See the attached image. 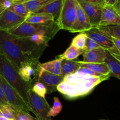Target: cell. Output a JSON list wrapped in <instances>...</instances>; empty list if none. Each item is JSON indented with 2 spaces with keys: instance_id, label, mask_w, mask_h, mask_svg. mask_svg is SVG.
<instances>
[{
  "instance_id": "cell-1",
  "label": "cell",
  "mask_w": 120,
  "mask_h": 120,
  "mask_svg": "<svg viewBox=\"0 0 120 120\" xmlns=\"http://www.w3.org/2000/svg\"><path fill=\"white\" fill-rule=\"evenodd\" d=\"M110 77V75L92 76L76 71L63 77V82L57 86V90L68 98L74 99L90 94Z\"/></svg>"
},
{
  "instance_id": "cell-2",
  "label": "cell",
  "mask_w": 120,
  "mask_h": 120,
  "mask_svg": "<svg viewBox=\"0 0 120 120\" xmlns=\"http://www.w3.org/2000/svg\"><path fill=\"white\" fill-rule=\"evenodd\" d=\"M0 75L10 84V86L15 89L29 106L28 91L29 89H32V86L22 80L19 75L18 71L12 63L4 55L1 53Z\"/></svg>"
},
{
  "instance_id": "cell-3",
  "label": "cell",
  "mask_w": 120,
  "mask_h": 120,
  "mask_svg": "<svg viewBox=\"0 0 120 120\" xmlns=\"http://www.w3.org/2000/svg\"><path fill=\"white\" fill-rule=\"evenodd\" d=\"M0 53L10 60L18 71L23 66L30 64L15 41L14 36L2 30H0Z\"/></svg>"
},
{
  "instance_id": "cell-4",
  "label": "cell",
  "mask_w": 120,
  "mask_h": 120,
  "mask_svg": "<svg viewBox=\"0 0 120 120\" xmlns=\"http://www.w3.org/2000/svg\"><path fill=\"white\" fill-rule=\"evenodd\" d=\"M59 30L60 29L56 22L46 25L32 24L23 22L7 32L16 37H30L34 34L42 33L52 39Z\"/></svg>"
},
{
  "instance_id": "cell-5",
  "label": "cell",
  "mask_w": 120,
  "mask_h": 120,
  "mask_svg": "<svg viewBox=\"0 0 120 120\" xmlns=\"http://www.w3.org/2000/svg\"><path fill=\"white\" fill-rule=\"evenodd\" d=\"M0 82L8 104L16 111L29 112L30 109L19 94L0 75Z\"/></svg>"
},
{
  "instance_id": "cell-6",
  "label": "cell",
  "mask_w": 120,
  "mask_h": 120,
  "mask_svg": "<svg viewBox=\"0 0 120 120\" xmlns=\"http://www.w3.org/2000/svg\"><path fill=\"white\" fill-rule=\"evenodd\" d=\"M28 100L30 111L35 114L36 119L52 120L51 117H48L50 107L46 99L39 96L30 89L28 91Z\"/></svg>"
},
{
  "instance_id": "cell-7",
  "label": "cell",
  "mask_w": 120,
  "mask_h": 120,
  "mask_svg": "<svg viewBox=\"0 0 120 120\" xmlns=\"http://www.w3.org/2000/svg\"><path fill=\"white\" fill-rule=\"evenodd\" d=\"M76 18V0H63V5L57 23L60 29L70 31Z\"/></svg>"
},
{
  "instance_id": "cell-8",
  "label": "cell",
  "mask_w": 120,
  "mask_h": 120,
  "mask_svg": "<svg viewBox=\"0 0 120 120\" xmlns=\"http://www.w3.org/2000/svg\"><path fill=\"white\" fill-rule=\"evenodd\" d=\"M87 37L97 42L100 46L110 53L114 57L120 60V52L116 48L111 37L100 32L95 29H92L84 32Z\"/></svg>"
},
{
  "instance_id": "cell-9",
  "label": "cell",
  "mask_w": 120,
  "mask_h": 120,
  "mask_svg": "<svg viewBox=\"0 0 120 120\" xmlns=\"http://www.w3.org/2000/svg\"><path fill=\"white\" fill-rule=\"evenodd\" d=\"M25 19L10 9H5L0 17V30L9 31L25 22Z\"/></svg>"
},
{
  "instance_id": "cell-10",
  "label": "cell",
  "mask_w": 120,
  "mask_h": 120,
  "mask_svg": "<svg viewBox=\"0 0 120 120\" xmlns=\"http://www.w3.org/2000/svg\"><path fill=\"white\" fill-rule=\"evenodd\" d=\"M77 1L86 14L93 29L97 28L100 22L103 7L84 2L82 0H77Z\"/></svg>"
},
{
  "instance_id": "cell-11",
  "label": "cell",
  "mask_w": 120,
  "mask_h": 120,
  "mask_svg": "<svg viewBox=\"0 0 120 120\" xmlns=\"http://www.w3.org/2000/svg\"><path fill=\"white\" fill-rule=\"evenodd\" d=\"M41 68V67H40ZM63 77L45 71L41 68L37 78V82L43 83L47 89L48 93L50 94L57 90V86L62 83Z\"/></svg>"
},
{
  "instance_id": "cell-12",
  "label": "cell",
  "mask_w": 120,
  "mask_h": 120,
  "mask_svg": "<svg viewBox=\"0 0 120 120\" xmlns=\"http://www.w3.org/2000/svg\"><path fill=\"white\" fill-rule=\"evenodd\" d=\"M92 29L93 27L86 14L76 0V21L69 32L71 33H84Z\"/></svg>"
},
{
  "instance_id": "cell-13",
  "label": "cell",
  "mask_w": 120,
  "mask_h": 120,
  "mask_svg": "<svg viewBox=\"0 0 120 120\" xmlns=\"http://www.w3.org/2000/svg\"><path fill=\"white\" fill-rule=\"evenodd\" d=\"M120 25V15L113 7L105 5L102 7L101 16L98 26Z\"/></svg>"
},
{
  "instance_id": "cell-14",
  "label": "cell",
  "mask_w": 120,
  "mask_h": 120,
  "mask_svg": "<svg viewBox=\"0 0 120 120\" xmlns=\"http://www.w3.org/2000/svg\"><path fill=\"white\" fill-rule=\"evenodd\" d=\"M107 54V52L102 48L90 50H84L83 53V62L94 63H104Z\"/></svg>"
},
{
  "instance_id": "cell-15",
  "label": "cell",
  "mask_w": 120,
  "mask_h": 120,
  "mask_svg": "<svg viewBox=\"0 0 120 120\" xmlns=\"http://www.w3.org/2000/svg\"><path fill=\"white\" fill-rule=\"evenodd\" d=\"M41 68L35 67L30 64H25L18 70V73L23 80L32 86V83L36 81L37 82L38 76Z\"/></svg>"
},
{
  "instance_id": "cell-16",
  "label": "cell",
  "mask_w": 120,
  "mask_h": 120,
  "mask_svg": "<svg viewBox=\"0 0 120 120\" xmlns=\"http://www.w3.org/2000/svg\"><path fill=\"white\" fill-rule=\"evenodd\" d=\"M63 0H55L34 14L50 15L53 18L54 21L57 22L60 15Z\"/></svg>"
},
{
  "instance_id": "cell-17",
  "label": "cell",
  "mask_w": 120,
  "mask_h": 120,
  "mask_svg": "<svg viewBox=\"0 0 120 120\" xmlns=\"http://www.w3.org/2000/svg\"><path fill=\"white\" fill-rule=\"evenodd\" d=\"M104 63L109 68L110 76L120 80V60L108 52Z\"/></svg>"
},
{
  "instance_id": "cell-18",
  "label": "cell",
  "mask_w": 120,
  "mask_h": 120,
  "mask_svg": "<svg viewBox=\"0 0 120 120\" xmlns=\"http://www.w3.org/2000/svg\"><path fill=\"white\" fill-rule=\"evenodd\" d=\"M25 22L32 24L46 25L53 23L55 22L52 16L47 14H31L27 18H26Z\"/></svg>"
},
{
  "instance_id": "cell-19",
  "label": "cell",
  "mask_w": 120,
  "mask_h": 120,
  "mask_svg": "<svg viewBox=\"0 0 120 120\" xmlns=\"http://www.w3.org/2000/svg\"><path fill=\"white\" fill-rule=\"evenodd\" d=\"M62 60V59L57 57L53 60L46 63H39V66L45 71L53 75L60 76L61 73V64Z\"/></svg>"
},
{
  "instance_id": "cell-20",
  "label": "cell",
  "mask_w": 120,
  "mask_h": 120,
  "mask_svg": "<svg viewBox=\"0 0 120 120\" xmlns=\"http://www.w3.org/2000/svg\"><path fill=\"white\" fill-rule=\"evenodd\" d=\"M77 63L79 64L80 67L86 68L92 70L102 75H110V71L107 66L105 63H86L83 61L76 60Z\"/></svg>"
},
{
  "instance_id": "cell-21",
  "label": "cell",
  "mask_w": 120,
  "mask_h": 120,
  "mask_svg": "<svg viewBox=\"0 0 120 120\" xmlns=\"http://www.w3.org/2000/svg\"><path fill=\"white\" fill-rule=\"evenodd\" d=\"M80 68L76 60H68L63 59L61 64V73L60 76L64 77L68 75L76 73Z\"/></svg>"
},
{
  "instance_id": "cell-22",
  "label": "cell",
  "mask_w": 120,
  "mask_h": 120,
  "mask_svg": "<svg viewBox=\"0 0 120 120\" xmlns=\"http://www.w3.org/2000/svg\"><path fill=\"white\" fill-rule=\"evenodd\" d=\"M93 29H95L109 37L114 38L120 40V25L98 26L97 28Z\"/></svg>"
},
{
  "instance_id": "cell-23",
  "label": "cell",
  "mask_w": 120,
  "mask_h": 120,
  "mask_svg": "<svg viewBox=\"0 0 120 120\" xmlns=\"http://www.w3.org/2000/svg\"><path fill=\"white\" fill-rule=\"evenodd\" d=\"M54 1L55 0H30L23 2V4L28 10L31 14H34Z\"/></svg>"
},
{
  "instance_id": "cell-24",
  "label": "cell",
  "mask_w": 120,
  "mask_h": 120,
  "mask_svg": "<svg viewBox=\"0 0 120 120\" xmlns=\"http://www.w3.org/2000/svg\"><path fill=\"white\" fill-rule=\"evenodd\" d=\"M84 51V50L83 49H78L73 46L70 45L62 55H59L58 57L68 60H73L78 57L80 55L83 54Z\"/></svg>"
},
{
  "instance_id": "cell-25",
  "label": "cell",
  "mask_w": 120,
  "mask_h": 120,
  "mask_svg": "<svg viewBox=\"0 0 120 120\" xmlns=\"http://www.w3.org/2000/svg\"><path fill=\"white\" fill-rule=\"evenodd\" d=\"M9 9L11 10L19 16L25 19L27 18L31 14V13L28 10L26 7H25L24 4L22 2L14 4Z\"/></svg>"
},
{
  "instance_id": "cell-26",
  "label": "cell",
  "mask_w": 120,
  "mask_h": 120,
  "mask_svg": "<svg viewBox=\"0 0 120 120\" xmlns=\"http://www.w3.org/2000/svg\"><path fill=\"white\" fill-rule=\"evenodd\" d=\"M87 36L84 33H80L73 39L70 45L80 49L85 50Z\"/></svg>"
},
{
  "instance_id": "cell-27",
  "label": "cell",
  "mask_w": 120,
  "mask_h": 120,
  "mask_svg": "<svg viewBox=\"0 0 120 120\" xmlns=\"http://www.w3.org/2000/svg\"><path fill=\"white\" fill-rule=\"evenodd\" d=\"M29 38L33 42H34L37 45H45L46 46H48V43L49 41L52 39V38H50L48 35L42 33L34 34Z\"/></svg>"
},
{
  "instance_id": "cell-28",
  "label": "cell",
  "mask_w": 120,
  "mask_h": 120,
  "mask_svg": "<svg viewBox=\"0 0 120 120\" xmlns=\"http://www.w3.org/2000/svg\"><path fill=\"white\" fill-rule=\"evenodd\" d=\"M62 104L57 97H55L53 98V103L51 108H50L48 114V117H56L59 114L62 110Z\"/></svg>"
},
{
  "instance_id": "cell-29",
  "label": "cell",
  "mask_w": 120,
  "mask_h": 120,
  "mask_svg": "<svg viewBox=\"0 0 120 120\" xmlns=\"http://www.w3.org/2000/svg\"><path fill=\"white\" fill-rule=\"evenodd\" d=\"M16 113V111L9 104L0 105V116L14 120Z\"/></svg>"
},
{
  "instance_id": "cell-30",
  "label": "cell",
  "mask_w": 120,
  "mask_h": 120,
  "mask_svg": "<svg viewBox=\"0 0 120 120\" xmlns=\"http://www.w3.org/2000/svg\"><path fill=\"white\" fill-rule=\"evenodd\" d=\"M32 90L39 96L45 99L46 94V93H47L48 91H47L46 87L43 83L39 82H36L34 85L33 86Z\"/></svg>"
},
{
  "instance_id": "cell-31",
  "label": "cell",
  "mask_w": 120,
  "mask_h": 120,
  "mask_svg": "<svg viewBox=\"0 0 120 120\" xmlns=\"http://www.w3.org/2000/svg\"><path fill=\"white\" fill-rule=\"evenodd\" d=\"M14 120H38L29 114V112L25 111H16Z\"/></svg>"
},
{
  "instance_id": "cell-32",
  "label": "cell",
  "mask_w": 120,
  "mask_h": 120,
  "mask_svg": "<svg viewBox=\"0 0 120 120\" xmlns=\"http://www.w3.org/2000/svg\"><path fill=\"white\" fill-rule=\"evenodd\" d=\"M101 48L100 46L96 42H95L94 40H93L92 39L88 37L87 39L86 43V48L85 50H93V49H97V48Z\"/></svg>"
},
{
  "instance_id": "cell-33",
  "label": "cell",
  "mask_w": 120,
  "mask_h": 120,
  "mask_svg": "<svg viewBox=\"0 0 120 120\" xmlns=\"http://www.w3.org/2000/svg\"><path fill=\"white\" fill-rule=\"evenodd\" d=\"M77 72L81 73H83V74H86V75H90V76H104V75H101V74L98 73L96 72V71H93V70H90V69H87V68H82V67H80V68L78 69V70L77 71Z\"/></svg>"
},
{
  "instance_id": "cell-34",
  "label": "cell",
  "mask_w": 120,
  "mask_h": 120,
  "mask_svg": "<svg viewBox=\"0 0 120 120\" xmlns=\"http://www.w3.org/2000/svg\"><path fill=\"white\" fill-rule=\"evenodd\" d=\"M7 104H8L4 96L2 85H1V82H0V105H7Z\"/></svg>"
},
{
  "instance_id": "cell-35",
  "label": "cell",
  "mask_w": 120,
  "mask_h": 120,
  "mask_svg": "<svg viewBox=\"0 0 120 120\" xmlns=\"http://www.w3.org/2000/svg\"><path fill=\"white\" fill-rule=\"evenodd\" d=\"M82 1L90 4H93L98 5L101 6V7H103L105 5L104 0H82Z\"/></svg>"
},
{
  "instance_id": "cell-36",
  "label": "cell",
  "mask_w": 120,
  "mask_h": 120,
  "mask_svg": "<svg viewBox=\"0 0 120 120\" xmlns=\"http://www.w3.org/2000/svg\"><path fill=\"white\" fill-rule=\"evenodd\" d=\"M111 39H112L114 45H116V48H117V49L119 50L120 52V40L118 39L114 38H111Z\"/></svg>"
},
{
  "instance_id": "cell-37",
  "label": "cell",
  "mask_w": 120,
  "mask_h": 120,
  "mask_svg": "<svg viewBox=\"0 0 120 120\" xmlns=\"http://www.w3.org/2000/svg\"><path fill=\"white\" fill-rule=\"evenodd\" d=\"M117 1V0H104L105 4L109 6H111V7H114Z\"/></svg>"
},
{
  "instance_id": "cell-38",
  "label": "cell",
  "mask_w": 120,
  "mask_h": 120,
  "mask_svg": "<svg viewBox=\"0 0 120 120\" xmlns=\"http://www.w3.org/2000/svg\"><path fill=\"white\" fill-rule=\"evenodd\" d=\"M114 8L117 11V12L120 15V0H117L116 4L114 6Z\"/></svg>"
},
{
  "instance_id": "cell-39",
  "label": "cell",
  "mask_w": 120,
  "mask_h": 120,
  "mask_svg": "<svg viewBox=\"0 0 120 120\" xmlns=\"http://www.w3.org/2000/svg\"><path fill=\"white\" fill-rule=\"evenodd\" d=\"M30 1V0H13V1H12V2L13 5H14V4H16V3H21V2L23 3V2H26V1Z\"/></svg>"
},
{
  "instance_id": "cell-40",
  "label": "cell",
  "mask_w": 120,
  "mask_h": 120,
  "mask_svg": "<svg viewBox=\"0 0 120 120\" xmlns=\"http://www.w3.org/2000/svg\"><path fill=\"white\" fill-rule=\"evenodd\" d=\"M5 10V9L4 8V7H2V4H1V2H0V17L1 16V15H2V13L4 12V11Z\"/></svg>"
},
{
  "instance_id": "cell-41",
  "label": "cell",
  "mask_w": 120,
  "mask_h": 120,
  "mask_svg": "<svg viewBox=\"0 0 120 120\" xmlns=\"http://www.w3.org/2000/svg\"><path fill=\"white\" fill-rule=\"evenodd\" d=\"M0 120H14V119H10V118H6V117L0 116Z\"/></svg>"
},
{
  "instance_id": "cell-42",
  "label": "cell",
  "mask_w": 120,
  "mask_h": 120,
  "mask_svg": "<svg viewBox=\"0 0 120 120\" xmlns=\"http://www.w3.org/2000/svg\"><path fill=\"white\" fill-rule=\"evenodd\" d=\"M5 1V0H0V2H2L3 1ZM11 1H13V0H11Z\"/></svg>"
}]
</instances>
